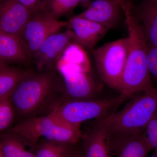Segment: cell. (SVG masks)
I'll list each match as a JSON object with an SVG mask.
<instances>
[{
  "mask_svg": "<svg viewBox=\"0 0 157 157\" xmlns=\"http://www.w3.org/2000/svg\"><path fill=\"white\" fill-rule=\"evenodd\" d=\"M31 11L17 0H0V31L18 36Z\"/></svg>",
  "mask_w": 157,
  "mask_h": 157,
  "instance_id": "7c38bea8",
  "label": "cell"
},
{
  "mask_svg": "<svg viewBox=\"0 0 157 157\" xmlns=\"http://www.w3.org/2000/svg\"><path fill=\"white\" fill-rule=\"evenodd\" d=\"M154 152L151 156L150 157H157V149H154Z\"/></svg>",
  "mask_w": 157,
  "mask_h": 157,
  "instance_id": "83f0119b",
  "label": "cell"
},
{
  "mask_svg": "<svg viewBox=\"0 0 157 157\" xmlns=\"http://www.w3.org/2000/svg\"><path fill=\"white\" fill-rule=\"evenodd\" d=\"M33 71L28 67L0 63V100L9 98L17 85Z\"/></svg>",
  "mask_w": 157,
  "mask_h": 157,
  "instance_id": "e0dca14e",
  "label": "cell"
},
{
  "mask_svg": "<svg viewBox=\"0 0 157 157\" xmlns=\"http://www.w3.org/2000/svg\"><path fill=\"white\" fill-rule=\"evenodd\" d=\"M157 109V86H154L106 117L109 134L129 136L143 133Z\"/></svg>",
  "mask_w": 157,
  "mask_h": 157,
  "instance_id": "277c9868",
  "label": "cell"
},
{
  "mask_svg": "<svg viewBox=\"0 0 157 157\" xmlns=\"http://www.w3.org/2000/svg\"><path fill=\"white\" fill-rule=\"evenodd\" d=\"M0 63L28 67L32 65L18 37L1 31Z\"/></svg>",
  "mask_w": 157,
  "mask_h": 157,
  "instance_id": "2e32d148",
  "label": "cell"
},
{
  "mask_svg": "<svg viewBox=\"0 0 157 157\" xmlns=\"http://www.w3.org/2000/svg\"><path fill=\"white\" fill-rule=\"evenodd\" d=\"M74 42V34L71 30L57 33L47 38L34 55L32 60L37 71L56 69V65L65 49Z\"/></svg>",
  "mask_w": 157,
  "mask_h": 157,
  "instance_id": "9c48e42d",
  "label": "cell"
},
{
  "mask_svg": "<svg viewBox=\"0 0 157 157\" xmlns=\"http://www.w3.org/2000/svg\"><path fill=\"white\" fill-rule=\"evenodd\" d=\"M80 4L79 0H42L39 8L56 20L70 14Z\"/></svg>",
  "mask_w": 157,
  "mask_h": 157,
  "instance_id": "ffe728a7",
  "label": "cell"
},
{
  "mask_svg": "<svg viewBox=\"0 0 157 157\" xmlns=\"http://www.w3.org/2000/svg\"><path fill=\"white\" fill-rule=\"evenodd\" d=\"M132 14L140 24L147 42L157 47V2L142 0Z\"/></svg>",
  "mask_w": 157,
  "mask_h": 157,
  "instance_id": "9a60e30c",
  "label": "cell"
},
{
  "mask_svg": "<svg viewBox=\"0 0 157 157\" xmlns=\"http://www.w3.org/2000/svg\"><path fill=\"white\" fill-rule=\"evenodd\" d=\"M111 153L116 157H147L152 147L145 132L129 136L110 135Z\"/></svg>",
  "mask_w": 157,
  "mask_h": 157,
  "instance_id": "5bb4252c",
  "label": "cell"
},
{
  "mask_svg": "<svg viewBox=\"0 0 157 157\" xmlns=\"http://www.w3.org/2000/svg\"><path fill=\"white\" fill-rule=\"evenodd\" d=\"M129 41L128 57L121 81V104L130 97L144 93L154 86L147 64V42L132 11L124 12Z\"/></svg>",
  "mask_w": 157,
  "mask_h": 157,
  "instance_id": "6da1fadb",
  "label": "cell"
},
{
  "mask_svg": "<svg viewBox=\"0 0 157 157\" xmlns=\"http://www.w3.org/2000/svg\"><path fill=\"white\" fill-rule=\"evenodd\" d=\"M144 132L148 142L153 149H157V109Z\"/></svg>",
  "mask_w": 157,
  "mask_h": 157,
  "instance_id": "603a6c76",
  "label": "cell"
},
{
  "mask_svg": "<svg viewBox=\"0 0 157 157\" xmlns=\"http://www.w3.org/2000/svg\"><path fill=\"white\" fill-rule=\"evenodd\" d=\"M70 157H83V154L81 150L79 149L78 147L76 149L75 151L73 153V155Z\"/></svg>",
  "mask_w": 157,
  "mask_h": 157,
  "instance_id": "484cf974",
  "label": "cell"
},
{
  "mask_svg": "<svg viewBox=\"0 0 157 157\" xmlns=\"http://www.w3.org/2000/svg\"><path fill=\"white\" fill-rule=\"evenodd\" d=\"M80 125L66 123L49 112L44 116H35L23 120L8 130L24 138L36 147L42 139L76 144L82 133Z\"/></svg>",
  "mask_w": 157,
  "mask_h": 157,
  "instance_id": "5b68a950",
  "label": "cell"
},
{
  "mask_svg": "<svg viewBox=\"0 0 157 157\" xmlns=\"http://www.w3.org/2000/svg\"><path fill=\"white\" fill-rule=\"evenodd\" d=\"M128 37L108 42L93 51L98 74L109 87L120 93L128 57Z\"/></svg>",
  "mask_w": 157,
  "mask_h": 157,
  "instance_id": "52a82bcc",
  "label": "cell"
},
{
  "mask_svg": "<svg viewBox=\"0 0 157 157\" xmlns=\"http://www.w3.org/2000/svg\"><path fill=\"white\" fill-rule=\"evenodd\" d=\"M0 145L5 157H36L33 144L8 131L0 135Z\"/></svg>",
  "mask_w": 157,
  "mask_h": 157,
  "instance_id": "ac0fdd59",
  "label": "cell"
},
{
  "mask_svg": "<svg viewBox=\"0 0 157 157\" xmlns=\"http://www.w3.org/2000/svg\"><path fill=\"white\" fill-rule=\"evenodd\" d=\"M79 1H80V4L86 8L90 5V3L92 2L93 0H79Z\"/></svg>",
  "mask_w": 157,
  "mask_h": 157,
  "instance_id": "4316f807",
  "label": "cell"
},
{
  "mask_svg": "<svg viewBox=\"0 0 157 157\" xmlns=\"http://www.w3.org/2000/svg\"><path fill=\"white\" fill-rule=\"evenodd\" d=\"M147 64L151 76L157 81V47L148 43Z\"/></svg>",
  "mask_w": 157,
  "mask_h": 157,
  "instance_id": "7402d4cb",
  "label": "cell"
},
{
  "mask_svg": "<svg viewBox=\"0 0 157 157\" xmlns=\"http://www.w3.org/2000/svg\"><path fill=\"white\" fill-rule=\"evenodd\" d=\"M77 148L76 144L42 139L38 141L35 147L36 157H70Z\"/></svg>",
  "mask_w": 157,
  "mask_h": 157,
  "instance_id": "d6986e66",
  "label": "cell"
},
{
  "mask_svg": "<svg viewBox=\"0 0 157 157\" xmlns=\"http://www.w3.org/2000/svg\"><path fill=\"white\" fill-rule=\"evenodd\" d=\"M2 100H0V101H2Z\"/></svg>",
  "mask_w": 157,
  "mask_h": 157,
  "instance_id": "4dcf8cb0",
  "label": "cell"
},
{
  "mask_svg": "<svg viewBox=\"0 0 157 157\" xmlns=\"http://www.w3.org/2000/svg\"><path fill=\"white\" fill-rule=\"evenodd\" d=\"M67 25L68 21L55 19L39 6L32 10L29 17L17 36L31 63L34 55L44 41Z\"/></svg>",
  "mask_w": 157,
  "mask_h": 157,
  "instance_id": "ba28073f",
  "label": "cell"
},
{
  "mask_svg": "<svg viewBox=\"0 0 157 157\" xmlns=\"http://www.w3.org/2000/svg\"><path fill=\"white\" fill-rule=\"evenodd\" d=\"M120 105L119 96L93 100L65 99L63 102L56 103L50 112L66 123L81 125L86 121L107 116Z\"/></svg>",
  "mask_w": 157,
  "mask_h": 157,
  "instance_id": "8992f818",
  "label": "cell"
},
{
  "mask_svg": "<svg viewBox=\"0 0 157 157\" xmlns=\"http://www.w3.org/2000/svg\"><path fill=\"white\" fill-rule=\"evenodd\" d=\"M122 11L121 6L117 0H95L77 16L98 23L110 29L119 24Z\"/></svg>",
  "mask_w": 157,
  "mask_h": 157,
  "instance_id": "8fae6325",
  "label": "cell"
},
{
  "mask_svg": "<svg viewBox=\"0 0 157 157\" xmlns=\"http://www.w3.org/2000/svg\"><path fill=\"white\" fill-rule=\"evenodd\" d=\"M0 157H5L4 154H3L2 148H1V145H0Z\"/></svg>",
  "mask_w": 157,
  "mask_h": 157,
  "instance_id": "f1b7e54d",
  "label": "cell"
},
{
  "mask_svg": "<svg viewBox=\"0 0 157 157\" xmlns=\"http://www.w3.org/2000/svg\"><path fill=\"white\" fill-rule=\"evenodd\" d=\"M119 3H120L122 9L123 11H126L131 9L132 6L128 3H127L124 0H117Z\"/></svg>",
  "mask_w": 157,
  "mask_h": 157,
  "instance_id": "d4e9b609",
  "label": "cell"
},
{
  "mask_svg": "<svg viewBox=\"0 0 157 157\" xmlns=\"http://www.w3.org/2000/svg\"><path fill=\"white\" fill-rule=\"evenodd\" d=\"M56 69L61 78L66 99H95L98 88L90 75V63L85 49L71 43L57 62Z\"/></svg>",
  "mask_w": 157,
  "mask_h": 157,
  "instance_id": "3957f363",
  "label": "cell"
},
{
  "mask_svg": "<svg viewBox=\"0 0 157 157\" xmlns=\"http://www.w3.org/2000/svg\"><path fill=\"white\" fill-rule=\"evenodd\" d=\"M59 92L63 93V83L56 69L33 71L17 85L8 98L15 115L27 119L47 106Z\"/></svg>",
  "mask_w": 157,
  "mask_h": 157,
  "instance_id": "7a4b0ae2",
  "label": "cell"
},
{
  "mask_svg": "<svg viewBox=\"0 0 157 157\" xmlns=\"http://www.w3.org/2000/svg\"><path fill=\"white\" fill-rule=\"evenodd\" d=\"M155 1H156V2H157V0H155Z\"/></svg>",
  "mask_w": 157,
  "mask_h": 157,
  "instance_id": "f546056e",
  "label": "cell"
},
{
  "mask_svg": "<svg viewBox=\"0 0 157 157\" xmlns=\"http://www.w3.org/2000/svg\"><path fill=\"white\" fill-rule=\"evenodd\" d=\"M15 116L14 109L9 98L0 101V132L10 128Z\"/></svg>",
  "mask_w": 157,
  "mask_h": 157,
  "instance_id": "44dd1931",
  "label": "cell"
},
{
  "mask_svg": "<svg viewBox=\"0 0 157 157\" xmlns=\"http://www.w3.org/2000/svg\"><path fill=\"white\" fill-rule=\"evenodd\" d=\"M21 4L31 10L39 6L42 0H17Z\"/></svg>",
  "mask_w": 157,
  "mask_h": 157,
  "instance_id": "cb8c5ba5",
  "label": "cell"
},
{
  "mask_svg": "<svg viewBox=\"0 0 157 157\" xmlns=\"http://www.w3.org/2000/svg\"><path fill=\"white\" fill-rule=\"evenodd\" d=\"M67 27L74 34V42L85 49L93 48L109 30L105 26L77 15L69 20Z\"/></svg>",
  "mask_w": 157,
  "mask_h": 157,
  "instance_id": "4fadbf2b",
  "label": "cell"
},
{
  "mask_svg": "<svg viewBox=\"0 0 157 157\" xmlns=\"http://www.w3.org/2000/svg\"><path fill=\"white\" fill-rule=\"evenodd\" d=\"M106 117L96 120L82 133L81 150L83 157H110V134Z\"/></svg>",
  "mask_w": 157,
  "mask_h": 157,
  "instance_id": "30bf717a",
  "label": "cell"
}]
</instances>
